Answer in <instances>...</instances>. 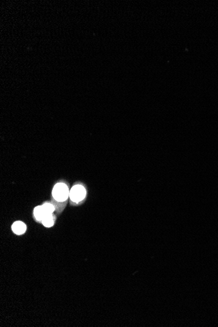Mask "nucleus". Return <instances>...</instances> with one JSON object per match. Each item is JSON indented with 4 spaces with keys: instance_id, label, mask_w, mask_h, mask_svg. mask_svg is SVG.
I'll use <instances>...</instances> for the list:
<instances>
[{
    "instance_id": "5",
    "label": "nucleus",
    "mask_w": 218,
    "mask_h": 327,
    "mask_svg": "<svg viewBox=\"0 0 218 327\" xmlns=\"http://www.w3.org/2000/svg\"><path fill=\"white\" fill-rule=\"evenodd\" d=\"M41 221L44 226H45L47 227H52L54 225V217H53V216H52V213L47 215V216H46L44 218L42 219V220Z\"/></svg>"
},
{
    "instance_id": "3",
    "label": "nucleus",
    "mask_w": 218,
    "mask_h": 327,
    "mask_svg": "<svg viewBox=\"0 0 218 327\" xmlns=\"http://www.w3.org/2000/svg\"><path fill=\"white\" fill-rule=\"evenodd\" d=\"M12 230L16 235H22L26 230V226L22 221H16L12 226Z\"/></svg>"
},
{
    "instance_id": "1",
    "label": "nucleus",
    "mask_w": 218,
    "mask_h": 327,
    "mask_svg": "<svg viewBox=\"0 0 218 327\" xmlns=\"http://www.w3.org/2000/svg\"><path fill=\"white\" fill-rule=\"evenodd\" d=\"M69 193H70V191H69L68 187L63 183L57 184L54 187L53 191H52L53 197L59 202L66 201L69 196Z\"/></svg>"
},
{
    "instance_id": "2",
    "label": "nucleus",
    "mask_w": 218,
    "mask_h": 327,
    "mask_svg": "<svg viewBox=\"0 0 218 327\" xmlns=\"http://www.w3.org/2000/svg\"><path fill=\"white\" fill-rule=\"evenodd\" d=\"M86 194V189L82 186L76 185L71 189L69 196L73 202L77 203L84 199Z\"/></svg>"
},
{
    "instance_id": "6",
    "label": "nucleus",
    "mask_w": 218,
    "mask_h": 327,
    "mask_svg": "<svg viewBox=\"0 0 218 327\" xmlns=\"http://www.w3.org/2000/svg\"><path fill=\"white\" fill-rule=\"evenodd\" d=\"M42 206L47 216L48 214H52L54 211V206L50 203H45Z\"/></svg>"
},
{
    "instance_id": "4",
    "label": "nucleus",
    "mask_w": 218,
    "mask_h": 327,
    "mask_svg": "<svg viewBox=\"0 0 218 327\" xmlns=\"http://www.w3.org/2000/svg\"><path fill=\"white\" fill-rule=\"evenodd\" d=\"M34 216L37 221H42L47 215L43 210L42 206H38L34 209Z\"/></svg>"
}]
</instances>
